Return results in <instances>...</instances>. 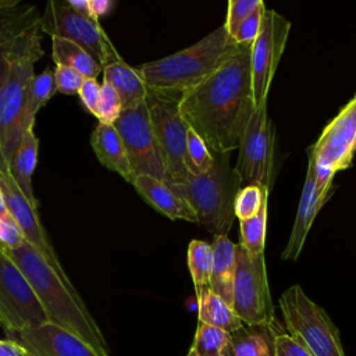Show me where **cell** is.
I'll use <instances>...</instances> for the list:
<instances>
[{
    "instance_id": "cell-24",
    "label": "cell",
    "mask_w": 356,
    "mask_h": 356,
    "mask_svg": "<svg viewBox=\"0 0 356 356\" xmlns=\"http://www.w3.org/2000/svg\"><path fill=\"white\" fill-rule=\"evenodd\" d=\"M40 15L33 4L0 0V47L40 29Z\"/></svg>"
},
{
    "instance_id": "cell-37",
    "label": "cell",
    "mask_w": 356,
    "mask_h": 356,
    "mask_svg": "<svg viewBox=\"0 0 356 356\" xmlns=\"http://www.w3.org/2000/svg\"><path fill=\"white\" fill-rule=\"evenodd\" d=\"M24 243V232L13 214L8 213L7 216L0 217V250H13Z\"/></svg>"
},
{
    "instance_id": "cell-31",
    "label": "cell",
    "mask_w": 356,
    "mask_h": 356,
    "mask_svg": "<svg viewBox=\"0 0 356 356\" xmlns=\"http://www.w3.org/2000/svg\"><path fill=\"white\" fill-rule=\"evenodd\" d=\"M185 164L192 177H197L209 171L214 164V154L192 128H188Z\"/></svg>"
},
{
    "instance_id": "cell-12",
    "label": "cell",
    "mask_w": 356,
    "mask_h": 356,
    "mask_svg": "<svg viewBox=\"0 0 356 356\" xmlns=\"http://www.w3.org/2000/svg\"><path fill=\"white\" fill-rule=\"evenodd\" d=\"M115 128L124 142L134 175H150L167 182L164 161L154 136L147 103L122 110Z\"/></svg>"
},
{
    "instance_id": "cell-34",
    "label": "cell",
    "mask_w": 356,
    "mask_h": 356,
    "mask_svg": "<svg viewBox=\"0 0 356 356\" xmlns=\"http://www.w3.org/2000/svg\"><path fill=\"white\" fill-rule=\"evenodd\" d=\"M261 4H264L261 0H229L228 1V10H227V18H225L224 26L231 38L236 32L238 26Z\"/></svg>"
},
{
    "instance_id": "cell-16",
    "label": "cell",
    "mask_w": 356,
    "mask_h": 356,
    "mask_svg": "<svg viewBox=\"0 0 356 356\" xmlns=\"http://www.w3.org/2000/svg\"><path fill=\"white\" fill-rule=\"evenodd\" d=\"M7 338L19 342L28 356H100L81 338L50 321Z\"/></svg>"
},
{
    "instance_id": "cell-45",
    "label": "cell",
    "mask_w": 356,
    "mask_h": 356,
    "mask_svg": "<svg viewBox=\"0 0 356 356\" xmlns=\"http://www.w3.org/2000/svg\"><path fill=\"white\" fill-rule=\"evenodd\" d=\"M186 356H197V355H196V353H195L192 349H189V352L186 353Z\"/></svg>"
},
{
    "instance_id": "cell-43",
    "label": "cell",
    "mask_w": 356,
    "mask_h": 356,
    "mask_svg": "<svg viewBox=\"0 0 356 356\" xmlns=\"http://www.w3.org/2000/svg\"><path fill=\"white\" fill-rule=\"evenodd\" d=\"M68 4L79 14H82L83 17L95 21V18L92 17V13H90V6H89V0H67ZM97 22V21H95Z\"/></svg>"
},
{
    "instance_id": "cell-20",
    "label": "cell",
    "mask_w": 356,
    "mask_h": 356,
    "mask_svg": "<svg viewBox=\"0 0 356 356\" xmlns=\"http://www.w3.org/2000/svg\"><path fill=\"white\" fill-rule=\"evenodd\" d=\"M38 149L39 139L35 135V127H28L24 131L18 149L8 163V174L11 175L21 193L35 209H38L39 203L33 192L32 175L38 163Z\"/></svg>"
},
{
    "instance_id": "cell-42",
    "label": "cell",
    "mask_w": 356,
    "mask_h": 356,
    "mask_svg": "<svg viewBox=\"0 0 356 356\" xmlns=\"http://www.w3.org/2000/svg\"><path fill=\"white\" fill-rule=\"evenodd\" d=\"M89 6H90L92 17L95 18V21L99 22L102 17L107 15L113 10L114 1H111V0H89Z\"/></svg>"
},
{
    "instance_id": "cell-36",
    "label": "cell",
    "mask_w": 356,
    "mask_h": 356,
    "mask_svg": "<svg viewBox=\"0 0 356 356\" xmlns=\"http://www.w3.org/2000/svg\"><path fill=\"white\" fill-rule=\"evenodd\" d=\"M266 11V6L261 4L257 10H254L236 29L234 33L232 39L235 40L236 44L241 46H252L260 32L261 28V21H263V14Z\"/></svg>"
},
{
    "instance_id": "cell-21",
    "label": "cell",
    "mask_w": 356,
    "mask_h": 356,
    "mask_svg": "<svg viewBox=\"0 0 356 356\" xmlns=\"http://www.w3.org/2000/svg\"><path fill=\"white\" fill-rule=\"evenodd\" d=\"M213 270L209 288L232 306L234 280L236 270V243L227 235H214Z\"/></svg>"
},
{
    "instance_id": "cell-44",
    "label": "cell",
    "mask_w": 356,
    "mask_h": 356,
    "mask_svg": "<svg viewBox=\"0 0 356 356\" xmlns=\"http://www.w3.org/2000/svg\"><path fill=\"white\" fill-rule=\"evenodd\" d=\"M10 211H8V207H7V203H6V197H4V193L0 188V217H4L7 216Z\"/></svg>"
},
{
    "instance_id": "cell-17",
    "label": "cell",
    "mask_w": 356,
    "mask_h": 356,
    "mask_svg": "<svg viewBox=\"0 0 356 356\" xmlns=\"http://www.w3.org/2000/svg\"><path fill=\"white\" fill-rule=\"evenodd\" d=\"M307 171L303 184V189L300 193L295 221L292 225V231L288 239V243L282 252L284 260H298L309 229L323 204L327 202L325 197L320 196L316 191V163L312 153L310 146L307 147Z\"/></svg>"
},
{
    "instance_id": "cell-28",
    "label": "cell",
    "mask_w": 356,
    "mask_h": 356,
    "mask_svg": "<svg viewBox=\"0 0 356 356\" xmlns=\"http://www.w3.org/2000/svg\"><path fill=\"white\" fill-rule=\"evenodd\" d=\"M186 259L195 292L207 288L213 270V246L206 241L192 239L188 245Z\"/></svg>"
},
{
    "instance_id": "cell-6",
    "label": "cell",
    "mask_w": 356,
    "mask_h": 356,
    "mask_svg": "<svg viewBox=\"0 0 356 356\" xmlns=\"http://www.w3.org/2000/svg\"><path fill=\"white\" fill-rule=\"evenodd\" d=\"M285 331L313 356H346L339 330L328 313L300 285H292L278 300Z\"/></svg>"
},
{
    "instance_id": "cell-26",
    "label": "cell",
    "mask_w": 356,
    "mask_h": 356,
    "mask_svg": "<svg viewBox=\"0 0 356 356\" xmlns=\"http://www.w3.org/2000/svg\"><path fill=\"white\" fill-rule=\"evenodd\" d=\"M51 58L56 65L70 67L85 78H97L103 72V67L89 51L72 40L51 36Z\"/></svg>"
},
{
    "instance_id": "cell-1",
    "label": "cell",
    "mask_w": 356,
    "mask_h": 356,
    "mask_svg": "<svg viewBox=\"0 0 356 356\" xmlns=\"http://www.w3.org/2000/svg\"><path fill=\"white\" fill-rule=\"evenodd\" d=\"M250 46H239L218 70L178 99V108L213 154L239 149L254 110Z\"/></svg>"
},
{
    "instance_id": "cell-32",
    "label": "cell",
    "mask_w": 356,
    "mask_h": 356,
    "mask_svg": "<svg viewBox=\"0 0 356 356\" xmlns=\"http://www.w3.org/2000/svg\"><path fill=\"white\" fill-rule=\"evenodd\" d=\"M268 195H270V191L263 188L259 184L242 186L235 199V206H234L235 217L239 221H242L256 216L261 209L264 199L268 197Z\"/></svg>"
},
{
    "instance_id": "cell-7",
    "label": "cell",
    "mask_w": 356,
    "mask_h": 356,
    "mask_svg": "<svg viewBox=\"0 0 356 356\" xmlns=\"http://www.w3.org/2000/svg\"><path fill=\"white\" fill-rule=\"evenodd\" d=\"M179 96L149 90L146 103L154 136L164 161L168 185L184 184L192 178L186 159L188 124L178 108Z\"/></svg>"
},
{
    "instance_id": "cell-38",
    "label": "cell",
    "mask_w": 356,
    "mask_h": 356,
    "mask_svg": "<svg viewBox=\"0 0 356 356\" xmlns=\"http://www.w3.org/2000/svg\"><path fill=\"white\" fill-rule=\"evenodd\" d=\"M83 81L85 76L70 67L56 65L54 68V82L57 92L64 95H78Z\"/></svg>"
},
{
    "instance_id": "cell-11",
    "label": "cell",
    "mask_w": 356,
    "mask_h": 356,
    "mask_svg": "<svg viewBox=\"0 0 356 356\" xmlns=\"http://www.w3.org/2000/svg\"><path fill=\"white\" fill-rule=\"evenodd\" d=\"M39 26L40 32L47 33L50 38L60 36L79 44L102 67L120 57L100 22H95L76 13L67 0L47 1L40 15Z\"/></svg>"
},
{
    "instance_id": "cell-14",
    "label": "cell",
    "mask_w": 356,
    "mask_h": 356,
    "mask_svg": "<svg viewBox=\"0 0 356 356\" xmlns=\"http://www.w3.org/2000/svg\"><path fill=\"white\" fill-rule=\"evenodd\" d=\"M310 149L317 167L334 174L350 167L356 153V95L325 125Z\"/></svg>"
},
{
    "instance_id": "cell-33",
    "label": "cell",
    "mask_w": 356,
    "mask_h": 356,
    "mask_svg": "<svg viewBox=\"0 0 356 356\" xmlns=\"http://www.w3.org/2000/svg\"><path fill=\"white\" fill-rule=\"evenodd\" d=\"M122 110L124 107L118 93L108 82L103 81L95 117L100 124H115Z\"/></svg>"
},
{
    "instance_id": "cell-22",
    "label": "cell",
    "mask_w": 356,
    "mask_h": 356,
    "mask_svg": "<svg viewBox=\"0 0 356 356\" xmlns=\"http://www.w3.org/2000/svg\"><path fill=\"white\" fill-rule=\"evenodd\" d=\"M103 81L108 82L115 89L124 110L146 102L149 89L140 71L131 67L121 57H117L103 67Z\"/></svg>"
},
{
    "instance_id": "cell-13",
    "label": "cell",
    "mask_w": 356,
    "mask_h": 356,
    "mask_svg": "<svg viewBox=\"0 0 356 356\" xmlns=\"http://www.w3.org/2000/svg\"><path fill=\"white\" fill-rule=\"evenodd\" d=\"M289 31L291 22L286 18L274 10L266 8L260 32L250 46L252 90L256 107L267 103L270 85L284 53Z\"/></svg>"
},
{
    "instance_id": "cell-10",
    "label": "cell",
    "mask_w": 356,
    "mask_h": 356,
    "mask_svg": "<svg viewBox=\"0 0 356 356\" xmlns=\"http://www.w3.org/2000/svg\"><path fill=\"white\" fill-rule=\"evenodd\" d=\"M275 128L267 113V103L254 107L245 128L236 165L241 185L259 184L271 191L274 182Z\"/></svg>"
},
{
    "instance_id": "cell-19",
    "label": "cell",
    "mask_w": 356,
    "mask_h": 356,
    "mask_svg": "<svg viewBox=\"0 0 356 356\" xmlns=\"http://www.w3.org/2000/svg\"><path fill=\"white\" fill-rule=\"evenodd\" d=\"M92 149L99 161L108 170L121 175L128 184H132V172L128 154L114 124H97L90 136Z\"/></svg>"
},
{
    "instance_id": "cell-5",
    "label": "cell",
    "mask_w": 356,
    "mask_h": 356,
    "mask_svg": "<svg viewBox=\"0 0 356 356\" xmlns=\"http://www.w3.org/2000/svg\"><path fill=\"white\" fill-rule=\"evenodd\" d=\"M38 35L11 63L10 72L0 89V171L18 149L25 131V108L29 85L35 76L33 65L43 56Z\"/></svg>"
},
{
    "instance_id": "cell-39",
    "label": "cell",
    "mask_w": 356,
    "mask_h": 356,
    "mask_svg": "<svg viewBox=\"0 0 356 356\" xmlns=\"http://www.w3.org/2000/svg\"><path fill=\"white\" fill-rule=\"evenodd\" d=\"M274 356H313L303 345L292 338L285 330H281L275 337Z\"/></svg>"
},
{
    "instance_id": "cell-3",
    "label": "cell",
    "mask_w": 356,
    "mask_h": 356,
    "mask_svg": "<svg viewBox=\"0 0 356 356\" xmlns=\"http://www.w3.org/2000/svg\"><path fill=\"white\" fill-rule=\"evenodd\" d=\"M239 46L222 24L195 44L145 63L139 71L149 90L181 96L218 70Z\"/></svg>"
},
{
    "instance_id": "cell-29",
    "label": "cell",
    "mask_w": 356,
    "mask_h": 356,
    "mask_svg": "<svg viewBox=\"0 0 356 356\" xmlns=\"http://www.w3.org/2000/svg\"><path fill=\"white\" fill-rule=\"evenodd\" d=\"M229 345V332L204 323H199L191 349L197 356H224Z\"/></svg>"
},
{
    "instance_id": "cell-25",
    "label": "cell",
    "mask_w": 356,
    "mask_h": 356,
    "mask_svg": "<svg viewBox=\"0 0 356 356\" xmlns=\"http://www.w3.org/2000/svg\"><path fill=\"white\" fill-rule=\"evenodd\" d=\"M196 299L199 323L221 328L229 334L243 325L234 307L221 296L214 293L209 286L196 292Z\"/></svg>"
},
{
    "instance_id": "cell-40",
    "label": "cell",
    "mask_w": 356,
    "mask_h": 356,
    "mask_svg": "<svg viewBox=\"0 0 356 356\" xmlns=\"http://www.w3.org/2000/svg\"><path fill=\"white\" fill-rule=\"evenodd\" d=\"M100 88L102 83H99L96 78H85L78 93L82 106L86 108V111H89L93 115L96 113L97 102L100 97Z\"/></svg>"
},
{
    "instance_id": "cell-41",
    "label": "cell",
    "mask_w": 356,
    "mask_h": 356,
    "mask_svg": "<svg viewBox=\"0 0 356 356\" xmlns=\"http://www.w3.org/2000/svg\"><path fill=\"white\" fill-rule=\"evenodd\" d=\"M0 356H28L25 348L14 339H0Z\"/></svg>"
},
{
    "instance_id": "cell-18",
    "label": "cell",
    "mask_w": 356,
    "mask_h": 356,
    "mask_svg": "<svg viewBox=\"0 0 356 356\" xmlns=\"http://www.w3.org/2000/svg\"><path fill=\"white\" fill-rule=\"evenodd\" d=\"M136 192L159 213L171 220H185L197 222L192 207L178 196L168 184L150 175H136L132 181Z\"/></svg>"
},
{
    "instance_id": "cell-23",
    "label": "cell",
    "mask_w": 356,
    "mask_h": 356,
    "mask_svg": "<svg viewBox=\"0 0 356 356\" xmlns=\"http://www.w3.org/2000/svg\"><path fill=\"white\" fill-rule=\"evenodd\" d=\"M277 321L271 325H242L231 334V345L224 356H274L275 337L281 331Z\"/></svg>"
},
{
    "instance_id": "cell-9",
    "label": "cell",
    "mask_w": 356,
    "mask_h": 356,
    "mask_svg": "<svg viewBox=\"0 0 356 356\" xmlns=\"http://www.w3.org/2000/svg\"><path fill=\"white\" fill-rule=\"evenodd\" d=\"M49 316L19 267L0 250V325L7 335L40 327Z\"/></svg>"
},
{
    "instance_id": "cell-4",
    "label": "cell",
    "mask_w": 356,
    "mask_h": 356,
    "mask_svg": "<svg viewBox=\"0 0 356 356\" xmlns=\"http://www.w3.org/2000/svg\"><path fill=\"white\" fill-rule=\"evenodd\" d=\"M170 188L192 207L199 224L214 235H227L235 217V199L242 188L238 172L229 164V153L214 154L209 171Z\"/></svg>"
},
{
    "instance_id": "cell-30",
    "label": "cell",
    "mask_w": 356,
    "mask_h": 356,
    "mask_svg": "<svg viewBox=\"0 0 356 356\" xmlns=\"http://www.w3.org/2000/svg\"><path fill=\"white\" fill-rule=\"evenodd\" d=\"M267 210L268 197L264 199L259 213L248 220L239 221L241 229V245L250 254L264 253L266 245V229H267Z\"/></svg>"
},
{
    "instance_id": "cell-35",
    "label": "cell",
    "mask_w": 356,
    "mask_h": 356,
    "mask_svg": "<svg viewBox=\"0 0 356 356\" xmlns=\"http://www.w3.org/2000/svg\"><path fill=\"white\" fill-rule=\"evenodd\" d=\"M40 29H35L26 35H24L22 38L14 40L13 43L10 44H6L3 47H0V89L10 72V67H11V63L13 60L38 36L40 35L39 33Z\"/></svg>"
},
{
    "instance_id": "cell-8",
    "label": "cell",
    "mask_w": 356,
    "mask_h": 356,
    "mask_svg": "<svg viewBox=\"0 0 356 356\" xmlns=\"http://www.w3.org/2000/svg\"><path fill=\"white\" fill-rule=\"evenodd\" d=\"M232 307L245 325L275 323L264 253L250 254L236 243Z\"/></svg>"
},
{
    "instance_id": "cell-15",
    "label": "cell",
    "mask_w": 356,
    "mask_h": 356,
    "mask_svg": "<svg viewBox=\"0 0 356 356\" xmlns=\"http://www.w3.org/2000/svg\"><path fill=\"white\" fill-rule=\"evenodd\" d=\"M0 188L4 193L6 203L8 207V211L13 214V217L19 224L25 241L31 243L39 254L46 260V263L65 281L72 282L67 273L64 271L61 261L58 260V256L51 245V242L47 238V234L40 222L38 209H35L28 199L21 193L15 182L13 181L11 175L7 172L0 171Z\"/></svg>"
},
{
    "instance_id": "cell-2",
    "label": "cell",
    "mask_w": 356,
    "mask_h": 356,
    "mask_svg": "<svg viewBox=\"0 0 356 356\" xmlns=\"http://www.w3.org/2000/svg\"><path fill=\"white\" fill-rule=\"evenodd\" d=\"M3 252L24 273L50 323L72 332L100 356H111L100 327L72 282L63 280L26 241L17 249Z\"/></svg>"
},
{
    "instance_id": "cell-27",
    "label": "cell",
    "mask_w": 356,
    "mask_h": 356,
    "mask_svg": "<svg viewBox=\"0 0 356 356\" xmlns=\"http://www.w3.org/2000/svg\"><path fill=\"white\" fill-rule=\"evenodd\" d=\"M57 92L54 82V71L50 67L44 68L40 74L35 75L28 90L26 108H25V129L35 127L36 115L46 106V103Z\"/></svg>"
}]
</instances>
